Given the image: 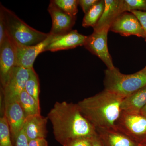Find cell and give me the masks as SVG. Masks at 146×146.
<instances>
[{
  "instance_id": "cell-1",
  "label": "cell",
  "mask_w": 146,
  "mask_h": 146,
  "mask_svg": "<svg viewBox=\"0 0 146 146\" xmlns=\"http://www.w3.org/2000/svg\"><path fill=\"white\" fill-rule=\"evenodd\" d=\"M55 138L63 146L76 138H93L96 129L82 114L77 104L56 102L48 115Z\"/></svg>"
},
{
  "instance_id": "cell-2",
  "label": "cell",
  "mask_w": 146,
  "mask_h": 146,
  "mask_svg": "<svg viewBox=\"0 0 146 146\" xmlns=\"http://www.w3.org/2000/svg\"><path fill=\"white\" fill-rule=\"evenodd\" d=\"M123 98L104 90L77 103L82 114L97 129H117Z\"/></svg>"
},
{
  "instance_id": "cell-3",
  "label": "cell",
  "mask_w": 146,
  "mask_h": 146,
  "mask_svg": "<svg viewBox=\"0 0 146 146\" xmlns=\"http://www.w3.org/2000/svg\"><path fill=\"white\" fill-rule=\"evenodd\" d=\"M0 13L2 15L7 35L18 46H30L38 44L50 35L35 29L20 19L14 12L1 3Z\"/></svg>"
},
{
  "instance_id": "cell-4",
  "label": "cell",
  "mask_w": 146,
  "mask_h": 146,
  "mask_svg": "<svg viewBox=\"0 0 146 146\" xmlns=\"http://www.w3.org/2000/svg\"><path fill=\"white\" fill-rule=\"evenodd\" d=\"M105 90L123 98H126L146 85V75L141 70L125 74L115 67L105 70Z\"/></svg>"
},
{
  "instance_id": "cell-5",
  "label": "cell",
  "mask_w": 146,
  "mask_h": 146,
  "mask_svg": "<svg viewBox=\"0 0 146 146\" xmlns=\"http://www.w3.org/2000/svg\"><path fill=\"white\" fill-rule=\"evenodd\" d=\"M117 127L139 144L146 139V117L141 114L122 112Z\"/></svg>"
},
{
  "instance_id": "cell-6",
  "label": "cell",
  "mask_w": 146,
  "mask_h": 146,
  "mask_svg": "<svg viewBox=\"0 0 146 146\" xmlns=\"http://www.w3.org/2000/svg\"><path fill=\"white\" fill-rule=\"evenodd\" d=\"M110 28L94 29L93 33L87 36L84 46L92 54L100 58L105 64L107 69L115 68L111 55L108 52L107 35Z\"/></svg>"
},
{
  "instance_id": "cell-7",
  "label": "cell",
  "mask_w": 146,
  "mask_h": 146,
  "mask_svg": "<svg viewBox=\"0 0 146 146\" xmlns=\"http://www.w3.org/2000/svg\"><path fill=\"white\" fill-rule=\"evenodd\" d=\"M4 115L10 128L12 142L14 143L23 129L25 117L18 100L4 98Z\"/></svg>"
},
{
  "instance_id": "cell-8",
  "label": "cell",
  "mask_w": 146,
  "mask_h": 146,
  "mask_svg": "<svg viewBox=\"0 0 146 146\" xmlns=\"http://www.w3.org/2000/svg\"><path fill=\"white\" fill-rule=\"evenodd\" d=\"M110 30L122 36L135 35L146 39L145 33L141 23L133 13L128 12L120 14L114 21Z\"/></svg>"
},
{
  "instance_id": "cell-9",
  "label": "cell",
  "mask_w": 146,
  "mask_h": 146,
  "mask_svg": "<svg viewBox=\"0 0 146 146\" xmlns=\"http://www.w3.org/2000/svg\"><path fill=\"white\" fill-rule=\"evenodd\" d=\"M16 46L7 35L0 45V79L2 88L16 66Z\"/></svg>"
},
{
  "instance_id": "cell-10",
  "label": "cell",
  "mask_w": 146,
  "mask_h": 146,
  "mask_svg": "<svg viewBox=\"0 0 146 146\" xmlns=\"http://www.w3.org/2000/svg\"><path fill=\"white\" fill-rule=\"evenodd\" d=\"M30 69L15 66L8 81L2 88L4 98L18 100L22 91L25 90L26 83L29 75Z\"/></svg>"
},
{
  "instance_id": "cell-11",
  "label": "cell",
  "mask_w": 146,
  "mask_h": 146,
  "mask_svg": "<svg viewBox=\"0 0 146 146\" xmlns=\"http://www.w3.org/2000/svg\"><path fill=\"white\" fill-rule=\"evenodd\" d=\"M53 37V36L50 34L49 36L46 39L34 46H16V66L27 69L33 68V63L36 58L40 53L46 51V48L51 42Z\"/></svg>"
},
{
  "instance_id": "cell-12",
  "label": "cell",
  "mask_w": 146,
  "mask_h": 146,
  "mask_svg": "<svg viewBox=\"0 0 146 146\" xmlns=\"http://www.w3.org/2000/svg\"><path fill=\"white\" fill-rule=\"evenodd\" d=\"M48 11L52 20L50 34L53 36H60L72 30L76 16L68 15L50 1Z\"/></svg>"
},
{
  "instance_id": "cell-13",
  "label": "cell",
  "mask_w": 146,
  "mask_h": 146,
  "mask_svg": "<svg viewBox=\"0 0 146 146\" xmlns=\"http://www.w3.org/2000/svg\"><path fill=\"white\" fill-rule=\"evenodd\" d=\"M87 36L79 33L77 30H72L60 36H53L51 42L46 48V51L54 52L84 46Z\"/></svg>"
},
{
  "instance_id": "cell-14",
  "label": "cell",
  "mask_w": 146,
  "mask_h": 146,
  "mask_svg": "<svg viewBox=\"0 0 146 146\" xmlns=\"http://www.w3.org/2000/svg\"><path fill=\"white\" fill-rule=\"evenodd\" d=\"M104 146H139V144L118 129H97Z\"/></svg>"
},
{
  "instance_id": "cell-15",
  "label": "cell",
  "mask_w": 146,
  "mask_h": 146,
  "mask_svg": "<svg viewBox=\"0 0 146 146\" xmlns=\"http://www.w3.org/2000/svg\"><path fill=\"white\" fill-rule=\"evenodd\" d=\"M48 118L41 114L29 116L25 118L23 129L29 141L37 138H45L47 136L46 125Z\"/></svg>"
},
{
  "instance_id": "cell-16",
  "label": "cell",
  "mask_w": 146,
  "mask_h": 146,
  "mask_svg": "<svg viewBox=\"0 0 146 146\" xmlns=\"http://www.w3.org/2000/svg\"><path fill=\"white\" fill-rule=\"evenodd\" d=\"M104 10L101 17L94 29L104 27L110 29L114 21L120 14L124 13L123 10V0H104Z\"/></svg>"
},
{
  "instance_id": "cell-17",
  "label": "cell",
  "mask_w": 146,
  "mask_h": 146,
  "mask_svg": "<svg viewBox=\"0 0 146 146\" xmlns=\"http://www.w3.org/2000/svg\"><path fill=\"white\" fill-rule=\"evenodd\" d=\"M146 104V85L123 100L121 109L123 112L140 114Z\"/></svg>"
},
{
  "instance_id": "cell-18",
  "label": "cell",
  "mask_w": 146,
  "mask_h": 146,
  "mask_svg": "<svg viewBox=\"0 0 146 146\" xmlns=\"http://www.w3.org/2000/svg\"><path fill=\"white\" fill-rule=\"evenodd\" d=\"M18 101L23 110L25 118L29 116L41 114L40 104L25 90L20 94Z\"/></svg>"
},
{
  "instance_id": "cell-19",
  "label": "cell",
  "mask_w": 146,
  "mask_h": 146,
  "mask_svg": "<svg viewBox=\"0 0 146 146\" xmlns=\"http://www.w3.org/2000/svg\"><path fill=\"white\" fill-rule=\"evenodd\" d=\"M105 7L104 1L100 0L85 14L82 21V26L84 27L96 25L101 17Z\"/></svg>"
},
{
  "instance_id": "cell-20",
  "label": "cell",
  "mask_w": 146,
  "mask_h": 146,
  "mask_svg": "<svg viewBox=\"0 0 146 146\" xmlns=\"http://www.w3.org/2000/svg\"><path fill=\"white\" fill-rule=\"evenodd\" d=\"M40 85L39 77L34 68L30 69L29 75L26 83L25 91L36 100L40 104L39 93Z\"/></svg>"
},
{
  "instance_id": "cell-21",
  "label": "cell",
  "mask_w": 146,
  "mask_h": 146,
  "mask_svg": "<svg viewBox=\"0 0 146 146\" xmlns=\"http://www.w3.org/2000/svg\"><path fill=\"white\" fill-rule=\"evenodd\" d=\"M50 2L70 16L75 17L78 12V0H52Z\"/></svg>"
},
{
  "instance_id": "cell-22",
  "label": "cell",
  "mask_w": 146,
  "mask_h": 146,
  "mask_svg": "<svg viewBox=\"0 0 146 146\" xmlns=\"http://www.w3.org/2000/svg\"><path fill=\"white\" fill-rule=\"evenodd\" d=\"M10 128L5 116L0 118V146H14Z\"/></svg>"
},
{
  "instance_id": "cell-23",
  "label": "cell",
  "mask_w": 146,
  "mask_h": 146,
  "mask_svg": "<svg viewBox=\"0 0 146 146\" xmlns=\"http://www.w3.org/2000/svg\"><path fill=\"white\" fill-rule=\"evenodd\" d=\"M124 12L132 11H146V0H123Z\"/></svg>"
},
{
  "instance_id": "cell-24",
  "label": "cell",
  "mask_w": 146,
  "mask_h": 146,
  "mask_svg": "<svg viewBox=\"0 0 146 146\" xmlns=\"http://www.w3.org/2000/svg\"><path fill=\"white\" fill-rule=\"evenodd\" d=\"M93 138H82L73 139L63 146H92Z\"/></svg>"
},
{
  "instance_id": "cell-25",
  "label": "cell",
  "mask_w": 146,
  "mask_h": 146,
  "mask_svg": "<svg viewBox=\"0 0 146 146\" xmlns=\"http://www.w3.org/2000/svg\"><path fill=\"white\" fill-rule=\"evenodd\" d=\"M29 141L23 129L18 134L14 143V146H29Z\"/></svg>"
},
{
  "instance_id": "cell-26",
  "label": "cell",
  "mask_w": 146,
  "mask_h": 146,
  "mask_svg": "<svg viewBox=\"0 0 146 146\" xmlns=\"http://www.w3.org/2000/svg\"><path fill=\"white\" fill-rule=\"evenodd\" d=\"M130 12L133 13L138 19L143 29L146 36V11L135 10L132 11Z\"/></svg>"
},
{
  "instance_id": "cell-27",
  "label": "cell",
  "mask_w": 146,
  "mask_h": 146,
  "mask_svg": "<svg viewBox=\"0 0 146 146\" xmlns=\"http://www.w3.org/2000/svg\"><path fill=\"white\" fill-rule=\"evenodd\" d=\"M99 0H79L78 5H80L84 13L86 14Z\"/></svg>"
},
{
  "instance_id": "cell-28",
  "label": "cell",
  "mask_w": 146,
  "mask_h": 146,
  "mask_svg": "<svg viewBox=\"0 0 146 146\" xmlns=\"http://www.w3.org/2000/svg\"><path fill=\"white\" fill-rule=\"evenodd\" d=\"M6 29L2 15L0 13V45L7 36Z\"/></svg>"
},
{
  "instance_id": "cell-29",
  "label": "cell",
  "mask_w": 146,
  "mask_h": 146,
  "mask_svg": "<svg viewBox=\"0 0 146 146\" xmlns=\"http://www.w3.org/2000/svg\"><path fill=\"white\" fill-rule=\"evenodd\" d=\"M29 146H48L46 138H40L29 141Z\"/></svg>"
},
{
  "instance_id": "cell-30",
  "label": "cell",
  "mask_w": 146,
  "mask_h": 146,
  "mask_svg": "<svg viewBox=\"0 0 146 146\" xmlns=\"http://www.w3.org/2000/svg\"><path fill=\"white\" fill-rule=\"evenodd\" d=\"M92 146H104L98 134L93 138Z\"/></svg>"
},
{
  "instance_id": "cell-31",
  "label": "cell",
  "mask_w": 146,
  "mask_h": 146,
  "mask_svg": "<svg viewBox=\"0 0 146 146\" xmlns=\"http://www.w3.org/2000/svg\"><path fill=\"white\" fill-rule=\"evenodd\" d=\"M140 114L146 117V104L144 106V107L142 108V109L141 110Z\"/></svg>"
},
{
  "instance_id": "cell-32",
  "label": "cell",
  "mask_w": 146,
  "mask_h": 146,
  "mask_svg": "<svg viewBox=\"0 0 146 146\" xmlns=\"http://www.w3.org/2000/svg\"><path fill=\"white\" fill-rule=\"evenodd\" d=\"M142 72L144 74H145L146 75V66L145 67L143 68V69H142V70H141Z\"/></svg>"
},
{
  "instance_id": "cell-33",
  "label": "cell",
  "mask_w": 146,
  "mask_h": 146,
  "mask_svg": "<svg viewBox=\"0 0 146 146\" xmlns=\"http://www.w3.org/2000/svg\"><path fill=\"white\" fill-rule=\"evenodd\" d=\"M139 146H146V144H139Z\"/></svg>"
},
{
  "instance_id": "cell-34",
  "label": "cell",
  "mask_w": 146,
  "mask_h": 146,
  "mask_svg": "<svg viewBox=\"0 0 146 146\" xmlns=\"http://www.w3.org/2000/svg\"><path fill=\"white\" fill-rule=\"evenodd\" d=\"M146 144V139L145 141H144L143 142V143H141V144Z\"/></svg>"
},
{
  "instance_id": "cell-35",
  "label": "cell",
  "mask_w": 146,
  "mask_h": 146,
  "mask_svg": "<svg viewBox=\"0 0 146 146\" xmlns=\"http://www.w3.org/2000/svg\"><path fill=\"white\" fill-rule=\"evenodd\" d=\"M145 41H146V39H145Z\"/></svg>"
}]
</instances>
